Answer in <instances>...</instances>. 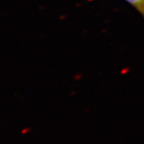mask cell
Returning a JSON list of instances; mask_svg holds the SVG:
<instances>
[{
	"instance_id": "2",
	"label": "cell",
	"mask_w": 144,
	"mask_h": 144,
	"mask_svg": "<svg viewBox=\"0 0 144 144\" xmlns=\"http://www.w3.org/2000/svg\"><path fill=\"white\" fill-rule=\"evenodd\" d=\"M30 128H25V129H22L21 134H22V135H24V134L30 132Z\"/></svg>"
},
{
	"instance_id": "1",
	"label": "cell",
	"mask_w": 144,
	"mask_h": 144,
	"mask_svg": "<svg viewBox=\"0 0 144 144\" xmlns=\"http://www.w3.org/2000/svg\"><path fill=\"white\" fill-rule=\"evenodd\" d=\"M127 1L131 4L137 11H139L144 17V0H127Z\"/></svg>"
}]
</instances>
